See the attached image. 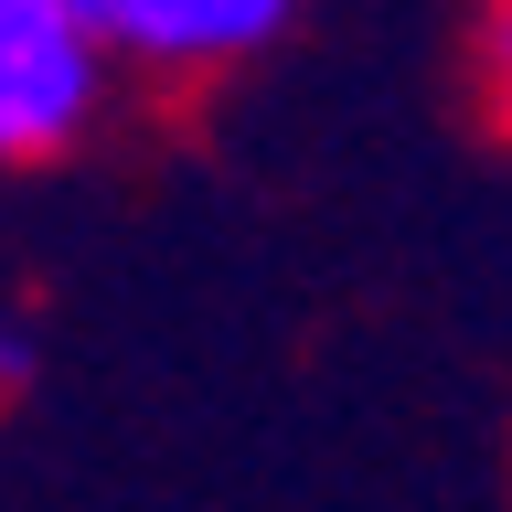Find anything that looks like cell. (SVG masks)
<instances>
[{"label":"cell","mask_w":512,"mask_h":512,"mask_svg":"<svg viewBox=\"0 0 512 512\" xmlns=\"http://www.w3.org/2000/svg\"><path fill=\"white\" fill-rule=\"evenodd\" d=\"M32 384H43V342H32V320H22V310H0V416L22 406Z\"/></svg>","instance_id":"4"},{"label":"cell","mask_w":512,"mask_h":512,"mask_svg":"<svg viewBox=\"0 0 512 512\" xmlns=\"http://www.w3.org/2000/svg\"><path fill=\"white\" fill-rule=\"evenodd\" d=\"M470 86H480V118L512 139V0L470 22Z\"/></svg>","instance_id":"3"},{"label":"cell","mask_w":512,"mask_h":512,"mask_svg":"<svg viewBox=\"0 0 512 512\" xmlns=\"http://www.w3.org/2000/svg\"><path fill=\"white\" fill-rule=\"evenodd\" d=\"M86 22L118 86H224L278 43H299L288 0H86Z\"/></svg>","instance_id":"2"},{"label":"cell","mask_w":512,"mask_h":512,"mask_svg":"<svg viewBox=\"0 0 512 512\" xmlns=\"http://www.w3.org/2000/svg\"><path fill=\"white\" fill-rule=\"evenodd\" d=\"M118 64L86 0H0V171H54L107 128Z\"/></svg>","instance_id":"1"}]
</instances>
